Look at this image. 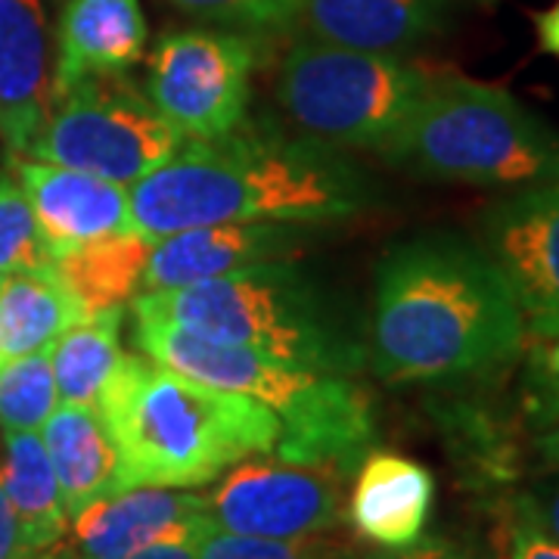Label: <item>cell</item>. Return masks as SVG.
<instances>
[{"mask_svg":"<svg viewBox=\"0 0 559 559\" xmlns=\"http://www.w3.org/2000/svg\"><path fill=\"white\" fill-rule=\"evenodd\" d=\"M525 342L516 296L481 242L419 234L385 249L367 345L380 380H485L513 367Z\"/></svg>","mask_w":559,"mask_h":559,"instance_id":"obj_1","label":"cell"},{"mask_svg":"<svg viewBox=\"0 0 559 559\" xmlns=\"http://www.w3.org/2000/svg\"><path fill=\"white\" fill-rule=\"evenodd\" d=\"M128 200L134 230L156 242L215 224H330L373 209L377 190L336 146L242 119L215 140H183Z\"/></svg>","mask_w":559,"mask_h":559,"instance_id":"obj_2","label":"cell"},{"mask_svg":"<svg viewBox=\"0 0 559 559\" xmlns=\"http://www.w3.org/2000/svg\"><path fill=\"white\" fill-rule=\"evenodd\" d=\"M97 411L119 454L116 491L200 488L240 460L274 454L283 432L255 399L187 380L146 355L121 358Z\"/></svg>","mask_w":559,"mask_h":559,"instance_id":"obj_3","label":"cell"},{"mask_svg":"<svg viewBox=\"0 0 559 559\" xmlns=\"http://www.w3.org/2000/svg\"><path fill=\"white\" fill-rule=\"evenodd\" d=\"M131 311L318 373L355 377L367 364V345L342 305L293 261L246 267L183 289L140 293Z\"/></svg>","mask_w":559,"mask_h":559,"instance_id":"obj_4","label":"cell"},{"mask_svg":"<svg viewBox=\"0 0 559 559\" xmlns=\"http://www.w3.org/2000/svg\"><path fill=\"white\" fill-rule=\"evenodd\" d=\"M140 355L159 360L187 380L255 399L283 426L274 454L289 463L352 473L377 436L373 399L352 377L318 373L259 352L221 345L162 320L134 318Z\"/></svg>","mask_w":559,"mask_h":559,"instance_id":"obj_5","label":"cell"},{"mask_svg":"<svg viewBox=\"0 0 559 559\" xmlns=\"http://www.w3.org/2000/svg\"><path fill=\"white\" fill-rule=\"evenodd\" d=\"M417 178L466 187H538L559 180V134L510 91L432 75L380 153Z\"/></svg>","mask_w":559,"mask_h":559,"instance_id":"obj_6","label":"cell"},{"mask_svg":"<svg viewBox=\"0 0 559 559\" xmlns=\"http://www.w3.org/2000/svg\"><path fill=\"white\" fill-rule=\"evenodd\" d=\"M432 72L395 53H367L305 38L286 50L277 103L299 134L382 153L399 134Z\"/></svg>","mask_w":559,"mask_h":559,"instance_id":"obj_7","label":"cell"},{"mask_svg":"<svg viewBox=\"0 0 559 559\" xmlns=\"http://www.w3.org/2000/svg\"><path fill=\"white\" fill-rule=\"evenodd\" d=\"M180 146L183 138L143 91L124 75H97L57 94L25 156L134 183L165 165Z\"/></svg>","mask_w":559,"mask_h":559,"instance_id":"obj_8","label":"cell"},{"mask_svg":"<svg viewBox=\"0 0 559 559\" xmlns=\"http://www.w3.org/2000/svg\"><path fill=\"white\" fill-rule=\"evenodd\" d=\"M255 40L234 32H171L146 57L143 94L183 140H215L249 109Z\"/></svg>","mask_w":559,"mask_h":559,"instance_id":"obj_9","label":"cell"},{"mask_svg":"<svg viewBox=\"0 0 559 559\" xmlns=\"http://www.w3.org/2000/svg\"><path fill=\"white\" fill-rule=\"evenodd\" d=\"M342 473L289 460H240L212 495L209 528L249 538H318L342 522Z\"/></svg>","mask_w":559,"mask_h":559,"instance_id":"obj_10","label":"cell"},{"mask_svg":"<svg viewBox=\"0 0 559 559\" xmlns=\"http://www.w3.org/2000/svg\"><path fill=\"white\" fill-rule=\"evenodd\" d=\"M479 230L481 249L516 296L528 340H559V180L495 202Z\"/></svg>","mask_w":559,"mask_h":559,"instance_id":"obj_11","label":"cell"},{"mask_svg":"<svg viewBox=\"0 0 559 559\" xmlns=\"http://www.w3.org/2000/svg\"><path fill=\"white\" fill-rule=\"evenodd\" d=\"M326 224L259 221V224H215L193 227L153 242L143 267L140 293L183 289L205 280L227 277L246 267L296 261L323 237Z\"/></svg>","mask_w":559,"mask_h":559,"instance_id":"obj_12","label":"cell"},{"mask_svg":"<svg viewBox=\"0 0 559 559\" xmlns=\"http://www.w3.org/2000/svg\"><path fill=\"white\" fill-rule=\"evenodd\" d=\"M66 528L62 559H109L209 532L205 495L187 488H124L94 500Z\"/></svg>","mask_w":559,"mask_h":559,"instance_id":"obj_13","label":"cell"},{"mask_svg":"<svg viewBox=\"0 0 559 559\" xmlns=\"http://www.w3.org/2000/svg\"><path fill=\"white\" fill-rule=\"evenodd\" d=\"M13 175L35 209L53 259L84 242L134 230L128 187L53 162L13 156Z\"/></svg>","mask_w":559,"mask_h":559,"instance_id":"obj_14","label":"cell"},{"mask_svg":"<svg viewBox=\"0 0 559 559\" xmlns=\"http://www.w3.org/2000/svg\"><path fill=\"white\" fill-rule=\"evenodd\" d=\"M53 106V40L40 0H0V140L25 156Z\"/></svg>","mask_w":559,"mask_h":559,"instance_id":"obj_15","label":"cell"},{"mask_svg":"<svg viewBox=\"0 0 559 559\" xmlns=\"http://www.w3.org/2000/svg\"><path fill=\"white\" fill-rule=\"evenodd\" d=\"M436 507V479L414 457L367 451L355 473L348 522L364 540L401 550L423 538Z\"/></svg>","mask_w":559,"mask_h":559,"instance_id":"obj_16","label":"cell"},{"mask_svg":"<svg viewBox=\"0 0 559 559\" xmlns=\"http://www.w3.org/2000/svg\"><path fill=\"white\" fill-rule=\"evenodd\" d=\"M448 0H299L305 38L367 53L414 50L444 28Z\"/></svg>","mask_w":559,"mask_h":559,"instance_id":"obj_17","label":"cell"},{"mask_svg":"<svg viewBox=\"0 0 559 559\" xmlns=\"http://www.w3.org/2000/svg\"><path fill=\"white\" fill-rule=\"evenodd\" d=\"M57 50L53 100L84 79L124 75L146 50L140 0H69L60 16Z\"/></svg>","mask_w":559,"mask_h":559,"instance_id":"obj_18","label":"cell"},{"mask_svg":"<svg viewBox=\"0 0 559 559\" xmlns=\"http://www.w3.org/2000/svg\"><path fill=\"white\" fill-rule=\"evenodd\" d=\"M40 441L47 448L69 520L94 500L116 491L119 454L97 407L57 404V411L40 426Z\"/></svg>","mask_w":559,"mask_h":559,"instance_id":"obj_19","label":"cell"},{"mask_svg":"<svg viewBox=\"0 0 559 559\" xmlns=\"http://www.w3.org/2000/svg\"><path fill=\"white\" fill-rule=\"evenodd\" d=\"M79 320H84V311L53 267L0 277V360L53 348V342Z\"/></svg>","mask_w":559,"mask_h":559,"instance_id":"obj_20","label":"cell"},{"mask_svg":"<svg viewBox=\"0 0 559 559\" xmlns=\"http://www.w3.org/2000/svg\"><path fill=\"white\" fill-rule=\"evenodd\" d=\"M153 240L138 230L112 234L103 240L84 242L79 249L53 259V274L79 301L84 318H94L112 308H128L138 299L143 267L150 259Z\"/></svg>","mask_w":559,"mask_h":559,"instance_id":"obj_21","label":"cell"},{"mask_svg":"<svg viewBox=\"0 0 559 559\" xmlns=\"http://www.w3.org/2000/svg\"><path fill=\"white\" fill-rule=\"evenodd\" d=\"M0 469L28 557L57 547L69 528V513L40 432H3Z\"/></svg>","mask_w":559,"mask_h":559,"instance_id":"obj_22","label":"cell"},{"mask_svg":"<svg viewBox=\"0 0 559 559\" xmlns=\"http://www.w3.org/2000/svg\"><path fill=\"white\" fill-rule=\"evenodd\" d=\"M121 318L124 308H112L72 323L50 348L53 380L60 404L97 407L121 358Z\"/></svg>","mask_w":559,"mask_h":559,"instance_id":"obj_23","label":"cell"},{"mask_svg":"<svg viewBox=\"0 0 559 559\" xmlns=\"http://www.w3.org/2000/svg\"><path fill=\"white\" fill-rule=\"evenodd\" d=\"M57 380L50 348L25 358L0 360V429L3 432H40L57 411Z\"/></svg>","mask_w":559,"mask_h":559,"instance_id":"obj_24","label":"cell"},{"mask_svg":"<svg viewBox=\"0 0 559 559\" xmlns=\"http://www.w3.org/2000/svg\"><path fill=\"white\" fill-rule=\"evenodd\" d=\"M53 255L16 175L0 168V277L50 267Z\"/></svg>","mask_w":559,"mask_h":559,"instance_id":"obj_25","label":"cell"},{"mask_svg":"<svg viewBox=\"0 0 559 559\" xmlns=\"http://www.w3.org/2000/svg\"><path fill=\"white\" fill-rule=\"evenodd\" d=\"M183 13L242 28H289L299 0H171Z\"/></svg>","mask_w":559,"mask_h":559,"instance_id":"obj_26","label":"cell"},{"mask_svg":"<svg viewBox=\"0 0 559 559\" xmlns=\"http://www.w3.org/2000/svg\"><path fill=\"white\" fill-rule=\"evenodd\" d=\"M308 540L311 538H249V535H230V532L209 528L197 540V559H330L326 550H320Z\"/></svg>","mask_w":559,"mask_h":559,"instance_id":"obj_27","label":"cell"},{"mask_svg":"<svg viewBox=\"0 0 559 559\" xmlns=\"http://www.w3.org/2000/svg\"><path fill=\"white\" fill-rule=\"evenodd\" d=\"M507 559H559V540L540 516L535 495H522L510 503Z\"/></svg>","mask_w":559,"mask_h":559,"instance_id":"obj_28","label":"cell"},{"mask_svg":"<svg viewBox=\"0 0 559 559\" xmlns=\"http://www.w3.org/2000/svg\"><path fill=\"white\" fill-rule=\"evenodd\" d=\"M528 407L540 423L559 419V340L540 342L535 358H532Z\"/></svg>","mask_w":559,"mask_h":559,"instance_id":"obj_29","label":"cell"},{"mask_svg":"<svg viewBox=\"0 0 559 559\" xmlns=\"http://www.w3.org/2000/svg\"><path fill=\"white\" fill-rule=\"evenodd\" d=\"M0 559H28L13 503H10L7 488H3V469H0Z\"/></svg>","mask_w":559,"mask_h":559,"instance_id":"obj_30","label":"cell"},{"mask_svg":"<svg viewBox=\"0 0 559 559\" xmlns=\"http://www.w3.org/2000/svg\"><path fill=\"white\" fill-rule=\"evenodd\" d=\"M370 559H476L469 557L466 550H460L454 544L441 538H419L417 544L411 547H401V550H389V554H380V557Z\"/></svg>","mask_w":559,"mask_h":559,"instance_id":"obj_31","label":"cell"},{"mask_svg":"<svg viewBox=\"0 0 559 559\" xmlns=\"http://www.w3.org/2000/svg\"><path fill=\"white\" fill-rule=\"evenodd\" d=\"M109 559H197V540H165V544H153V547H143L134 554Z\"/></svg>","mask_w":559,"mask_h":559,"instance_id":"obj_32","label":"cell"},{"mask_svg":"<svg viewBox=\"0 0 559 559\" xmlns=\"http://www.w3.org/2000/svg\"><path fill=\"white\" fill-rule=\"evenodd\" d=\"M535 28H538L540 50L559 60V0L535 16Z\"/></svg>","mask_w":559,"mask_h":559,"instance_id":"obj_33","label":"cell"},{"mask_svg":"<svg viewBox=\"0 0 559 559\" xmlns=\"http://www.w3.org/2000/svg\"><path fill=\"white\" fill-rule=\"evenodd\" d=\"M538 500V510L544 522H547V528H550V535L559 540V479L554 485H547L544 488V495Z\"/></svg>","mask_w":559,"mask_h":559,"instance_id":"obj_34","label":"cell"},{"mask_svg":"<svg viewBox=\"0 0 559 559\" xmlns=\"http://www.w3.org/2000/svg\"><path fill=\"white\" fill-rule=\"evenodd\" d=\"M538 454L544 463H550V466H559V426L554 429H547L544 436L538 439Z\"/></svg>","mask_w":559,"mask_h":559,"instance_id":"obj_35","label":"cell"},{"mask_svg":"<svg viewBox=\"0 0 559 559\" xmlns=\"http://www.w3.org/2000/svg\"><path fill=\"white\" fill-rule=\"evenodd\" d=\"M28 559H60V557H28Z\"/></svg>","mask_w":559,"mask_h":559,"instance_id":"obj_36","label":"cell"},{"mask_svg":"<svg viewBox=\"0 0 559 559\" xmlns=\"http://www.w3.org/2000/svg\"><path fill=\"white\" fill-rule=\"evenodd\" d=\"M348 559H352V557H348Z\"/></svg>","mask_w":559,"mask_h":559,"instance_id":"obj_37","label":"cell"}]
</instances>
